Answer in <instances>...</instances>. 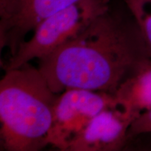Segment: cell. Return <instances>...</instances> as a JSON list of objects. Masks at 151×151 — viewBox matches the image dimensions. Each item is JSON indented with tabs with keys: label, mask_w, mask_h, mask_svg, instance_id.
<instances>
[{
	"label": "cell",
	"mask_w": 151,
	"mask_h": 151,
	"mask_svg": "<svg viewBox=\"0 0 151 151\" xmlns=\"http://www.w3.org/2000/svg\"><path fill=\"white\" fill-rule=\"evenodd\" d=\"M114 101L115 96L106 92L78 88L65 90L55 105L48 145L68 151L92 119Z\"/></svg>",
	"instance_id": "4"
},
{
	"label": "cell",
	"mask_w": 151,
	"mask_h": 151,
	"mask_svg": "<svg viewBox=\"0 0 151 151\" xmlns=\"http://www.w3.org/2000/svg\"><path fill=\"white\" fill-rule=\"evenodd\" d=\"M148 133H151V110L141 113L134 120L128 131V141Z\"/></svg>",
	"instance_id": "9"
},
{
	"label": "cell",
	"mask_w": 151,
	"mask_h": 151,
	"mask_svg": "<svg viewBox=\"0 0 151 151\" xmlns=\"http://www.w3.org/2000/svg\"><path fill=\"white\" fill-rule=\"evenodd\" d=\"M114 96L138 117L151 110V58L139 63L119 86Z\"/></svg>",
	"instance_id": "7"
},
{
	"label": "cell",
	"mask_w": 151,
	"mask_h": 151,
	"mask_svg": "<svg viewBox=\"0 0 151 151\" xmlns=\"http://www.w3.org/2000/svg\"><path fill=\"white\" fill-rule=\"evenodd\" d=\"M138 116L118 101L101 111L69 147L68 151H116L128 141L127 134Z\"/></svg>",
	"instance_id": "6"
},
{
	"label": "cell",
	"mask_w": 151,
	"mask_h": 151,
	"mask_svg": "<svg viewBox=\"0 0 151 151\" xmlns=\"http://www.w3.org/2000/svg\"><path fill=\"white\" fill-rule=\"evenodd\" d=\"M79 0H0V48L14 55L45 19ZM9 57V58H10Z\"/></svg>",
	"instance_id": "5"
},
{
	"label": "cell",
	"mask_w": 151,
	"mask_h": 151,
	"mask_svg": "<svg viewBox=\"0 0 151 151\" xmlns=\"http://www.w3.org/2000/svg\"><path fill=\"white\" fill-rule=\"evenodd\" d=\"M148 58L132 17L124 19L109 10L72 40L39 59L38 69L55 94L78 88L114 95Z\"/></svg>",
	"instance_id": "1"
},
{
	"label": "cell",
	"mask_w": 151,
	"mask_h": 151,
	"mask_svg": "<svg viewBox=\"0 0 151 151\" xmlns=\"http://www.w3.org/2000/svg\"><path fill=\"white\" fill-rule=\"evenodd\" d=\"M58 96L29 62L5 71L0 81L1 150L38 151L48 146Z\"/></svg>",
	"instance_id": "2"
},
{
	"label": "cell",
	"mask_w": 151,
	"mask_h": 151,
	"mask_svg": "<svg viewBox=\"0 0 151 151\" xmlns=\"http://www.w3.org/2000/svg\"><path fill=\"white\" fill-rule=\"evenodd\" d=\"M109 0H79L45 19L34 30L32 37L20 45L9 58L4 71L41 59L80 35L97 17L107 12Z\"/></svg>",
	"instance_id": "3"
},
{
	"label": "cell",
	"mask_w": 151,
	"mask_h": 151,
	"mask_svg": "<svg viewBox=\"0 0 151 151\" xmlns=\"http://www.w3.org/2000/svg\"><path fill=\"white\" fill-rule=\"evenodd\" d=\"M137 23L151 58V0H122Z\"/></svg>",
	"instance_id": "8"
}]
</instances>
